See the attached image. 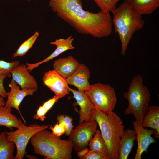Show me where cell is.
<instances>
[{"mask_svg":"<svg viewBox=\"0 0 159 159\" xmlns=\"http://www.w3.org/2000/svg\"><path fill=\"white\" fill-rule=\"evenodd\" d=\"M69 90L73 94V97L75 99L77 104L80 108L79 112V124L91 120V112L94 108L89 100L85 91L80 90L77 91L70 87Z\"/></svg>","mask_w":159,"mask_h":159,"instance_id":"obj_13","label":"cell"},{"mask_svg":"<svg viewBox=\"0 0 159 159\" xmlns=\"http://www.w3.org/2000/svg\"><path fill=\"white\" fill-rule=\"evenodd\" d=\"M12 79L22 89H29L38 87L37 82L31 75L26 65L22 64L14 67L11 71Z\"/></svg>","mask_w":159,"mask_h":159,"instance_id":"obj_12","label":"cell"},{"mask_svg":"<svg viewBox=\"0 0 159 159\" xmlns=\"http://www.w3.org/2000/svg\"><path fill=\"white\" fill-rule=\"evenodd\" d=\"M82 159H112L108 155H107L94 150H88L87 153Z\"/></svg>","mask_w":159,"mask_h":159,"instance_id":"obj_27","label":"cell"},{"mask_svg":"<svg viewBox=\"0 0 159 159\" xmlns=\"http://www.w3.org/2000/svg\"><path fill=\"white\" fill-rule=\"evenodd\" d=\"M4 98L0 95V106H4L5 105Z\"/></svg>","mask_w":159,"mask_h":159,"instance_id":"obj_33","label":"cell"},{"mask_svg":"<svg viewBox=\"0 0 159 159\" xmlns=\"http://www.w3.org/2000/svg\"><path fill=\"white\" fill-rule=\"evenodd\" d=\"M39 35L38 32L35 33L29 39L24 41L14 54L13 57L23 56L31 48Z\"/></svg>","mask_w":159,"mask_h":159,"instance_id":"obj_23","label":"cell"},{"mask_svg":"<svg viewBox=\"0 0 159 159\" xmlns=\"http://www.w3.org/2000/svg\"><path fill=\"white\" fill-rule=\"evenodd\" d=\"M133 128L136 134V139L138 145L134 159H141L143 153L147 151L149 146L156 142V140L152 137L156 131L154 129L148 130L145 128L136 120L132 122Z\"/></svg>","mask_w":159,"mask_h":159,"instance_id":"obj_10","label":"cell"},{"mask_svg":"<svg viewBox=\"0 0 159 159\" xmlns=\"http://www.w3.org/2000/svg\"><path fill=\"white\" fill-rule=\"evenodd\" d=\"M48 125L34 124L27 126L23 123L20 119V125L15 131H6L8 141L14 143L16 148V153L14 159H22L26 153V149L29 140L38 132L48 128Z\"/></svg>","mask_w":159,"mask_h":159,"instance_id":"obj_7","label":"cell"},{"mask_svg":"<svg viewBox=\"0 0 159 159\" xmlns=\"http://www.w3.org/2000/svg\"><path fill=\"white\" fill-rule=\"evenodd\" d=\"M136 134L134 129L127 128L119 142V159H127L134 145Z\"/></svg>","mask_w":159,"mask_h":159,"instance_id":"obj_17","label":"cell"},{"mask_svg":"<svg viewBox=\"0 0 159 159\" xmlns=\"http://www.w3.org/2000/svg\"><path fill=\"white\" fill-rule=\"evenodd\" d=\"M90 150L96 151L108 155V150L106 143L100 131L96 130L88 144Z\"/></svg>","mask_w":159,"mask_h":159,"instance_id":"obj_22","label":"cell"},{"mask_svg":"<svg viewBox=\"0 0 159 159\" xmlns=\"http://www.w3.org/2000/svg\"><path fill=\"white\" fill-rule=\"evenodd\" d=\"M101 11L105 12H112L116 7L120 0H94Z\"/></svg>","mask_w":159,"mask_h":159,"instance_id":"obj_24","label":"cell"},{"mask_svg":"<svg viewBox=\"0 0 159 159\" xmlns=\"http://www.w3.org/2000/svg\"><path fill=\"white\" fill-rule=\"evenodd\" d=\"M90 73L88 67L85 65L80 64L74 73L66 79L68 84L75 86L78 90L86 91L90 85L89 80Z\"/></svg>","mask_w":159,"mask_h":159,"instance_id":"obj_15","label":"cell"},{"mask_svg":"<svg viewBox=\"0 0 159 159\" xmlns=\"http://www.w3.org/2000/svg\"><path fill=\"white\" fill-rule=\"evenodd\" d=\"M26 0L28 1H31V0Z\"/></svg>","mask_w":159,"mask_h":159,"instance_id":"obj_35","label":"cell"},{"mask_svg":"<svg viewBox=\"0 0 159 159\" xmlns=\"http://www.w3.org/2000/svg\"><path fill=\"white\" fill-rule=\"evenodd\" d=\"M88 150L89 149L87 148H84L81 151L77 152V155L80 157V159H82V158L87 153Z\"/></svg>","mask_w":159,"mask_h":159,"instance_id":"obj_32","label":"cell"},{"mask_svg":"<svg viewBox=\"0 0 159 159\" xmlns=\"http://www.w3.org/2000/svg\"><path fill=\"white\" fill-rule=\"evenodd\" d=\"M25 155L28 158V159H35L37 158H36L35 156L33 155Z\"/></svg>","mask_w":159,"mask_h":159,"instance_id":"obj_34","label":"cell"},{"mask_svg":"<svg viewBox=\"0 0 159 159\" xmlns=\"http://www.w3.org/2000/svg\"><path fill=\"white\" fill-rule=\"evenodd\" d=\"M6 77H0V95L3 98H6L7 97V93L3 85L4 80Z\"/></svg>","mask_w":159,"mask_h":159,"instance_id":"obj_31","label":"cell"},{"mask_svg":"<svg viewBox=\"0 0 159 159\" xmlns=\"http://www.w3.org/2000/svg\"><path fill=\"white\" fill-rule=\"evenodd\" d=\"M60 98L56 95L52 98L43 103L42 105L48 111L52 107L54 103L57 102Z\"/></svg>","mask_w":159,"mask_h":159,"instance_id":"obj_30","label":"cell"},{"mask_svg":"<svg viewBox=\"0 0 159 159\" xmlns=\"http://www.w3.org/2000/svg\"><path fill=\"white\" fill-rule=\"evenodd\" d=\"M12 79L9 86L11 88L10 91L7 93V100L5 106L11 110L12 108L17 110L22 117L24 123L26 122L19 109V106L24 98L28 95H32L37 92L38 88L29 89H20V86Z\"/></svg>","mask_w":159,"mask_h":159,"instance_id":"obj_9","label":"cell"},{"mask_svg":"<svg viewBox=\"0 0 159 159\" xmlns=\"http://www.w3.org/2000/svg\"><path fill=\"white\" fill-rule=\"evenodd\" d=\"M132 9L142 15L150 14L159 7V0H126Z\"/></svg>","mask_w":159,"mask_h":159,"instance_id":"obj_18","label":"cell"},{"mask_svg":"<svg viewBox=\"0 0 159 159\" xmlns=\"http://www.w3.org/2000/svg\"><path fill=\"white\" fill-rule=\"evenodd\" d=\"M57 120L58 123H64L66 129L64 134L69 136L74 128L72 118L67 115L61 114L57 116Z\"/></svg>","mask_w":159,"mask_h":159,"instance_id":"obj_26","label":"cell"},{"mask_svg":"<svg viewBox=\"0 0 159 159\" xmlns=\"http://www.w3.org/2000/svg\"><path fill=\"white\" fill-rule=\"evenodd\" d=\"M36 154L46 159H71L73 149L71 142L61 140L47 130L40 131L30 139Z\"/></svg>","mask_w":159,"mask_h":159,"instance_id":"obj_3","label":"cell"},{"mask_svg":"<svg viewBox=\"0 0 159 159\" xmlns=\"http://www.w3.org/2000/svg\"><path fill=\"white\" fill-rule=\"evenodd\" d=\"M97 126L95 120H91L79 124L72 130L68 140L71 142L74 150L78 152L87 148Z\"/></svg>","mask_w":159,"mask_h":159,"instance_id":"obj_8","label":"cell"},{"mask_svg":"<svg viewBox=\"0 0 159 159\" xmlns=\"http://www.w3.org/2000/svg\"><path fill=\"white\" fill-rule=\"evenodd\" d=\"M112 12L115 30L118 34L121 43V54L122 56L125 55L133 34L142 29L144 21L142 15L135 12L126 0Z\"/></svg>","mask_w":159,"mask_h":159,"instance_id":"obj_2","label":"cell"},{"mask_svg":"<svg viewBox=\"0 0 159 159\" xmlns=\"http://www.w3.org/2000/svg\"><path fill=\"white\" fill-rule=\"evenodd\" d=\"M11 111L5 106H0V126H5L12 131L13 128L19 127L20 119L12 114Z\"/></svg>","mask_w":159,"mask_h":159,"instance_id":"obj_20","label":"cell"},{"mask_svg":"<svg viewBox=\"0 0 159 159\" xmlns=\"http://www.w3.org/2000/svg\"><path fill=\"white\" fill-rule=\"evenodd\" d=\"M19 63L17 60L9 62L0 60V77H10L11 76L10 73L11 70L15 67L19 65Z\"/></svg>","mask_w":159,"mask_h":159,"instance_id":"obj_25","label":"cell"},{"mask_svg":"<svg viewBox=\"0 0 159 159\" xmlns=\"http://www.w3.org/2000/svg\"><path fill=\"white\" fill-rule=\"evenodd\" d=\"M91 120H95L107 146L109 155L112 159H118L119 142L124 129L121 118L115 112L105 114L95 109L92 111Z\"/></svg>","mask_w":159,"mask_h":159,"instance_id":"obj_4","label":"cell"},{"mask_svg":"<svg viewBox=\"0 0 159 159\" xmlns=\"http://www.w3.org/2000/svg\"><path fill=\"white\" fill-rule=\"evenodd\" d=\"M80 63L72 55L59 58L53 64L54 69L65 79L70 77L75 72Z\"/></svg>","mask_w":159,"mask_h":159,"instance_id":"obj_16","label":"cell"},{"mask_svg":"<svg viewBox=\"0 0 159 159\" xmlns=\"http://www.w3.org/2000/svg\"><path fill=\"white\" fill-rule=\"evenodd\" d=\"M144 127H149L155 130L154 138H159V107L153 105L148 107V111L144 115L142 123Z\"/></svg>","mask_w":159,"mask_h":159,"instance_id":"obj_19","label":"cell"},{"mask_svg":"<svg viewBox=\"0 0 159 159\" xmlns=\"http://www.w3.org/2000/svg\"><path fill=\"white\" fill-rule=\"evenodd\" d=\"M47 112L43 105L40 106L37 109L36 113L33 115V118L44 121L46 118L45 115Z\"/></svg>","mask_w":159,"mask_h":159,"instance_id":"obj_29","label":"cell"},{"mask_svg":"<svg viewBox=\"0 0 159 159\" xmlns=\"http://www.w3.org/2000/svg\"><path fill=\"white\" fill-rule=\"evenodd\" d=\"M123 96L128 102V107L124 112L125 115H132L136 120L142 125L143 117L149 107L150 94L147 87L143 85L140 75L133 77L128 91Z\"/></svg>","mask_w":159,"mask_h":159,"instance_id":"obj_5","label":"cell"},{"mask_svg":"<svg viewBox=\"0 0 159 159\" xmlns=\"http://www.w3.org/2000/svg\"><path fill=\"white\" fill-rule=\"evenodd\" d=\"M15 145L7 140L6 131L0 133V159H14Z\"/></svg>","mask_w":159,"mask_h":159,"instance_id":"obj_21","label":"cell"},{"mask_svg":"<svg viewBox=\"0 0 159 159\" xmlns=\"http://www.w3.org/2000/svg\"><path fill=\"white\" fill-rule=\"evenodd\" d=\"M42 80L44 83L60 99L69 94V87L66 79L54 69L46 72Z\"/></svg>","mask_w":159,"mask_h":159,"instance_id":"obj_11","label":"cell"},{"mask_svg":"<svg viewBox=\"0 0 159 159\" xmlns=\"http://www.w3.org/2000/svg\"><path fill=\"white\" fill-rule=\"evenodd\" d=\"M74 40V39L72 37L70 36L66 39H57L54 41L51 42H50L51 44L54 45L56 46V48L53 52L48 57L39 62L32 64L27 63L26 65L28 69L30 72L41 64L52 59L63 52L69 49H75L72 44Z\"/></svg>","mask_w":159,"mask_h":159,"instance_id":"obj_14","label":"cell"},{"mask_svg":"<svg viewBox=\"0 0 159 159\" xmlns=\"http://www.w3.org/2000/svg\"><path fill=\"white\" fill-rule=\"evenodd\" d=\"M48 0L49 6L58 17L79 33L99 38L111 34L113 23L110 13L86 11L82 0Z\"/></svg>","mask_w":159,"mask_h":159,"instance_id":"obj_1","label":"cell"},{"mask_svg":"<svg viewBox=\"0 0 159 159\" xmlns=\"http://www.w3.org/2000/svg\"><path fill=\"white\" fill-rule=\"evenodd\" d=\"M49 129L52 131V133L57 137H59L64 134L65 132V127L63 123L57 122L53 127L50 125Z\"/></svg>","mask_w":159,"mask_h":159,"instance_id":"obj_28","label":"cell"},{"mask_svg":"<svg viewBox=\"0 0 159 159\" xmlns=\"http://www.w3.org/2000/svg\"><path fill=\"white\" fill-rule=\"evenodd\" d=\"M85 92L95 109L105 114L113 111L117 99L114 88L110 85L100 83L91 85Z\"/></svg>","mask_w":159,"mask_h":159,"instance_id":"obj_6","label":"cell"}]
</instances>
